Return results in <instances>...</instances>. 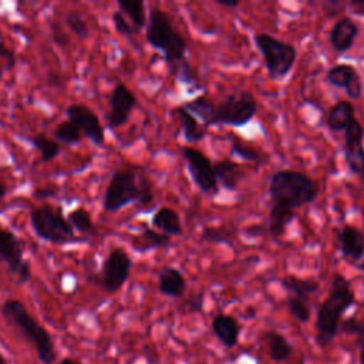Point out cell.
Returning a JSON list of instances; mask_svg holds the SVG:
<instances>
[{
    "mask_svg": "<svg viewBox=\"0 0 364 364\" xmlns=\"http://www.w3.org/2000/svg\"><path fill=\"white\" fill-rule=\"evenodd\" d=\"M360 27L351 17L338 18L330 30L328 40L333 50L338 54L350 51L358 37Z\"/></svg>",
    "mask_w": 364,
    "mask_h": 364,
    "instance_id": "obj_16",
    "label": "cell"
},
{
    "mask_svg": "<svg viewBox=\"0 0 364 364\" xmlns=\"http://www.w3.org/2000/svg\"><path fill=\"white\" fill-rule=\"evenodd\" d=\"M296 218V210L282 208L277 205H272L267 216V233L273 239H280L286 232L289 225Z\"/></svg>",
    "mask_w": 364,
    "mask_h": 364,
    "instance_id": "obj_24",
    "label": "cell"
},
{
    "mask_svg": "<svg viewBox=\"0 0 364 364\" xmlns=\"http://www.w3.org/2000/svg\"><path fill=\"white\" fill-rule=\"evenodd\" d=\"M181 152L195 186L200 192L215 196L219 192V185L215 176L213 162L202 151L189 145L182 146Z\"/></svg>",
    "mask_w": 364,
    "mask_h": 364,
    "instance_id": "obj_11",
    "label": "cell"
},
{
    "mask_svg": "<svg viewBox=\"0 0 364 364\" xmlns=\"http://www.w3.org/2000/svg\"><path fill=\"white\" fill-rule=\"evenodd\" d=\"M237 235V229L230 225L222 226H205L199 235L200 242L215 243V245H229L232 246Z\"/></svg>",
    "mask_w": 364,
    "mask_h": 364,
    "instance_id": "obj_30",
    "label": "cell"
},
{
    "mask_svg": "<svg viewBox=\"0 0 364 364\" xmlns=\"http://www.w3.org/2000/svg\"><path fill=\"white\" fill-rule=\"evenodd\" d=\"M213 171L215 176L219 185V189L222 188L226 192H235L240 183V181L245 176L243 168L240 164L235 162L230 158H223L213 162Z\"/></svg>",
    "mask_w": 364,
    "mask_h": 364,
    "instance_id": "obj_17",
    "label": "cell"
},
{
    "mask_svg": "<svg viewBox=\"0 0 364 364\" xmlns=\"http://www.w3.org/2000/svg\"><path fill=\"white\" fill-rule=\"evenodd\" d=\"M256 112L257 102L250 91H232L216 104L213 125H228L240 128L247 125L255 118Z\"/></svg>",
    "mask_w": 364,
    "mask_h": 364,
    "instance_id": "obj_8",
    "label": "cell"
},
{
    "mask_svg": "<svg viewBox=\"0 0 364 364\" xmlns=\"http://www.w3.org/2000/svg\"><path fill=\"white\" fill-rule=\"evenodd\" d=\"M202 307H203V293H196L186 301L188 313H199L202 311Z\"/></svg>",
    "mask_w": 364,
    "mask_h": 364,
    "instance_id": "obj_42",
    "label": "cell"
},
{
    "mask_svg": "<svg viewBox=\"0 0 364 364\" xmlns=\"http://www.w3.org/2000/svg\"><path fill=\"white\" fill-rule=\"evenodd\" d=\"M282 287L289 293V296H296L301 299H309L318 291L320 283L316 279H304L294 274H289L280 279Z\"/></svg>",
    "mask_w": 364,
    "mask_h": 364,
    "instance_id": "obj_25",
    "label": "cell"
},
{
    "mask_svg": "<svg viewBox=\"0 0 364 364\" xmlns=\"http://www.w3.org/2000/svg\"><path fill=\"white\" fill-rule=\"evenodd\" d=\"M30 225L33 232L41 239L53 245H70L78 242V237L63 215L60 208L43 203L30 212Z\"/></svg>",
    "mask_w": 364,
    "mask_h": 364,
    "instance_id": "obj_6",
    "label": "cell"
},
{
    "mask_svg": "<svg viewBox=\"0 0 364 364\" xmlns=\"http://www.w3.org/2000/svg\"><path fill=\"white\" fill-rule=\"evenodd\" d=\"M344 161L351 171L364 181V146L363 144L344 145Z\"/></svg>",
    "mask_w": 364,
    "mask_h": 364,
    "instance_id": "obj_35",
    "label": "cell"
},
{
    "mask_svg": "<svg viewBox=\"0 0 364 364\" xmlns=\"http://www.w3.org/2000/svg\"><path fill=\"white\" fill-rule=\"evenodd\" d=\"M6 195H7V185L0 182V202L4 199Z\"/></svg>",
    "mask_w": 364,
    "mask_h": 364,
    "instance_id": "obj_48",
    "label": "cell"
},
{
    "mask_svg": "<svg viewBox=\"0 0 364 364\" xmlns=\"http://www.w3.org/2000/svg\"><path fill=\"white\" fill-rule=\"evenodd\" d=\"M267 192L272 205L296 210L314 202L320 193V186L301 171L280 169L272 173Z\"/></svg>",
    "mask_w": 364,
    "mask_h": 364,
    "instance_id": "obj_3",
    "label": "cell"
},
{
    "mask_svg": "<svg viewBox=\"0 0 364 364\" xmlns=\"http://www.w3.org/2000/svg\"><path fill=\"white\" fill-rule=\"evenodd\" d=\"M0 57H3L7 61V67L9 68L14 67V64H16L14 51L9 46H6L3 41H0Z\"/></svg>",
    "mask_w": 364,
    "mask_h": 364,
    "instance_id": "obj_43",
    "label": "cell"
},
{
    "mask_svg": "<svg viewBox=\"0 0 364 364\" xmlns=\"http://www.w3.org/2000/svg\"><path fill=\"white\" fill-rule=\"evenodd\" d=\"M112 26L115 28V31L121 36H125V37H132L136 31L134 30L132 24L128 21V18L119 11V10H115L112 13Z\"/></svg>",
    "mask_w": 364,
    "mask_h": 364,
    "instance_id": "obj_39",
    "label": "cell"
},
{
    "mask_svg": "<svg viewBox=\"0 0 364 364\" xmlns=\"http://www.w3.org/2000/svg\"><path fill=\"white\" fill-rule=\"evenodd\" d=\"M51 38L57 46H65L68 43V36L60 21H51Z\"/></svg>",
    "mask_w": 364,
    "mask_h": 364,
    "instance_id": "obj_40",
    "label": "cell"
},
{
    "mask_svg": "<svg viewBox=\"0 0 364 364\" xmlns=\"http://www.w3.org/2000/svg\"><path fill=\"white\" fill-rule=\"evenodd\" d=\"M0 263L6 264L18 284H26L33 277L31 264L24 259L21 240L14 232L4 228H0Z\"/></svg>",
    "mask_w": 364,
    "mask_h": 364,
    "instance_id": "obj_10",
    "label": "cell"
},
{
    "mask_svg": "<svg viewBox=\"0 0 364 364\" xmlns=\"http://www.w3.org/2000/svg\"><path fill=\"white\" fill-rule=\"evenodd\" d=\"M363 219H364V210H363ZM363 232H364V229H363ZM357 266V269L358 270H361V272H364V260H361L358 264H355Z\"/></svg>",
    "mask_w": 364,
    "mask_h": 364,
    "instance_id": "obj_49",
    "label": "cell"
},
{
    "mask_svg": "<svg viewBox=\"0 0 364 364\" xmlns=\"http://www.w3.org/2000/svg\"><path fill=\"white\" fill-rule=\"evenodd\" d=\"M136 107V95L124 82H118L109 95V111L107 114V125L111 129L124 127L134 108Z\"/></svg>",
    "mask_w": 364,
    "mask_h": 364,
    "instance_id": "obj_12",
    "label": "cell"
},
{
    "mask_svg": "<svg viewBox=\"0 0 364 364\" xmlns=\"http://www.w3.org/2000/svg\"><path fill=\"white\" fill-rule=\"evenodd\" d=\"M1 314L33 346L43 364L55 363L57 353L50 333L30 314L20 300L7 299L1 304Z\"/></svg>",
    "mask_w": 364,
    "mask_h": 364,
    "instance_id": "obj_4",
    "label": "cell"
},
{
    "mask_svg": "<svg viewBox=\"0 0 364 364\" xmlns=\"http://www.w3.org/2000/svg\"><path fill=\"white\" fill-rule=\"evenodd\" d=\"M326 82L344 90L350 100H360L363 95V80L357 68L347 63H338L326 73Z\"/></svg>",
    "mask_w": 364,
    "mask_h": 364,
    "instance_id": "obj_14",
    "label": "cell"
},
{
    "mask_svg": "<svg viewBox=\"0 0 364 364\" xmlns=\"http://www.w3.org/2000/svg\"><path fill=\"white\" fill-rule=\"evenodd\" d=\"M64 26L71 31L74 33L78 38H87L88 34H90V27H88V23L87 20L84 18V16L77 11V10H71V11H67L64 14V20H63Z\"/></svg>",
    "mask_w": 364,
    "mask_h": 364,
    "instance_id": "obj_37",
    "label": "cell"
},
{
    "mask_svg": "<svg viewBox=\"0 0 364 364\" xmlns=\"http://www.w3.org/2000/svg\"><path fill=\"white\" fill-rule=\"evenodd\" d=\"M355 108L351 101L340 100L336 102L327 112L326 125L333 132H343L351 119L355 118L354 115Z\"/></svg>",
    "mask_w": 364,
    "mask_h": 364,
    "instance_id": "obj_23",
    "label": "cell"
},
{
    "mask_svg": "<svg viewBox=\"0 0 364 364\" xmlns=\"http://www.w3.org/2000/svg\"><path fill=\"white\" fill-rule=\"evenodd\" d=\"M0 364H9L7 361H6V358H4V355L0 353Z\"/></svg>",
    "mask_w": 364,
    "mask_h": 364,
    "instance_id": "obj_50",
    "label": "cell"
},
{
    "mask_svg": "<svg viewBox=\"0 0 364 364\" xmlns=\"http://www.w3.org/2000/svg\"><path fill=\"white\" fill-rule=\"evenodd\" d=\"M131 245L136 252H148L155 249H168L172 245V239L154 228L145 226L138 235L131 237Z\"/></svg>",
    "mask_w": 364,
    "mask_h": 364,
    "instance_id": "obj_22",
    "label": "cell"
},
{
    "mask_svg": "<svg viewBox=\"0 0 364 364\" xmlns=\"http://www.w3.org/2000/svg\"><path fill=\"white\" fill-rule=\"evenodd\" d=\"M183 107L193 117H196L208 129H209V127L213 125L216 104L208 95L203 94V95H198V97H195V98H192L189 101H185Z\"/></svg>",
    "mask_w": 364,
    "mask_h": 364,
    "instance_id": "obj_26",
    "label": "cell"
},
{
    "mask_svg": "<svg viewBox=\"0 0 364 364\" xmlns=\"http://www.w3.org/2000/svg\"><path fill=\"white\" fill-rule=\"evenodd\" d=\"M169 73L175 77L178 82L188 88V92H193L203 87L196 70L186 60L169 67Z\"/></svg>",
    "mask_w": 364,
    "mask_h": 364,
    "instance_id": "obj_31",
    "label": "cell"
},
{
    "mask_svg": "<svg viewBox=\"0 0 364 364\" xmlns=\"http://www.w3.org/2000/svg\"><path fill=\"white\" fill-rule=\"evenodd\" d=\"M58 364H84V363L77 361V360H74V358H71V357H65V358L60 360V361H58Z\"/></svg>",
    "mask_w": 364,
    "mask_h": 364,
    "instance_id": "obj_47",
    "label": "cell"
},
{
    "mask_svg": "<svg viewBox=\"0 0 364 364\" xmlns=\"http://www.w3.org/2000/svg\"><path fill=\"white\" fill-rule=\"evenodd\" d=\"M263 338L269 348L270 358L273 361H286L290 357V354L293 353L291 344L287 341V338L282 333H279L276 330L266 331Z\"/></svg>",
    "mask_w": 364,
    "mask_h": 364,
    "instance_id": "obj_28",
    "label": "cell"
},
{
    "mask_svg": "<svg viewBox=\"0 0 364 364\" xmlns=\"http://www.w3.org/2000/svg\"><path fill=\"white\" fill-rule=\"evenodd\" d=\"M151 225L155 230L172 237V236H179L182 235V220L179 213L169 208V206H161L156 209L152 215Z\"/></svg>",
    "mask_w": 364,
    "mask_h": 364,
    "instance_id": "obj_21",
    "label": "cell"
},
{
    "mask_svg": "<svg viewBox=\"0 0 364 364\" xmlns=\"http://www.w3.org/2000/svg\"><path fill=\"white\" fill-rule=\"evenodd\" d=\"M132 259L129 253L119 246L112 247L102 262L101 270L97 277L98 286L109 294H114L122 289L131 276Z\"/></svg>",
    "mask_w": 364,
    "mask_h": 364,
    "instance_id": "obj_9",
    "label": "cell"
},
{
    "mask_svg": "<svg viewBox=\"0 0 364 364\" xmlns=\"http://www.w3.org/2000/svg\"><path fill=\"white\" fill-rule=\"evenodd\" d=\"M357 344H358V348H360V363L364 364V327L357 334Z\"/></svg>",
    "mask_w": 364,
    "mask_h": 364,
    "instance_id": "obj_45",
    "label": "cell"
},
{
    "mask_svg": "<svg viewBox=\"0 0 364 364\" xmlns=\"http://www.w3.org/2000/svg\"><path fill=\"white\" fill-rule=\"evenodd\" d=\"M1 78H3V68H1V65H0V82H1Z\"/></svg>",
    "mask_w": 364,
    "mask_h": 364,
    "instance_id": "obj_51",
    "label": "cell"
},
{
    "mask_svg": "<svg viewBox=\"0 0 364 364\" xmlns=\"http://www.w3.org/2000/svg\"><path fill=\"white\" fill-rule=\"evenodd\" d=\"M253 41L264 61L270 80H282L291 73L297 60V50L291 43L269 33L255 34Z\"/></svg>",
    "mask_w": 364,
    "mask_h": 364,
    "instance_id": "obj_7",
    "label": "cell"
},
{
    "mask_svg": "<svg viewBox=\"0 0 364 364\" xmlns=\"http://www.w3.org/2000/svg\"><path fill=\"white\" fill-rule=\"evenodd\" d=\"M354 303L355 294L350 280L340 273H334L328 294L317 310L316 343L321 348L328 347L336 340L343 316Z\"/></svg>",
    "mask_w": 364,
    "mask_h": 364,
    "instance_id": "obj_2",
    "label": "cell"
},
{
    "mask_svg": "<svg viewBox=\"0 0 364 364\" xmlns=\"http://www.w3.org/2000/svg\"><path fill=\"white\" fill-rule=\"evenodd\" d=\"M348 7L353 10L354 14L364 16V0H353L348 3Z\"/></svg>",
    "mask_w": 364,
    "mask_h": 364,
    "instance_id": "obj_44",
    "label": "cell"
},
{
    "mask_svg": "<svg viewBox=\"0 0 364 364\" xmlns=\"http://www.w3.org/2000/svg\"><path fill=\"white\" fill-rule=\"evenodd\" d=\"M229 141H230V154L233 156H237L247 162H253V164H256L257 168L267 164L269 159H267L266 154L263 151H260L257 146L249 145V144L237 139L235 135H229Z\"/></svg>",
    "mask_w": 364,
    "mask_h": 364,
    "instance_id": "obj_27",
    "label": "cell"
},
{
    "mask_svg": "<svg viewBox=\"0 0 364 364\" xmlns=\"http://www.w3.org/2000/svg\"><path fill=\"white\" fill-rule=\"evenodd\" d=\"M54 139L60 144H65V145H77L82 141L84 135L80 131V128L71 122L70 119L61 121L55 128H54Z\"/></svg>",
    "mask_w": 364,
    "mask_h": 364,
    "instance_id": "obj_34",
    "label": "cell"
},
{
    "mask_svg": "<svg viewBox=\"0 0 364 364\" xmlns=\"http://www.w3.org/2000/svg\"><path fill=\"white\" fill-rule=\"evenodd\" d=\"M286 306L289 313L300 323H309L311 318V304L309 299H301L296 296H287Z\"/></svg>",
    "mask_w": 364,
    "mask_h": 364,
    "instance_id": "obj_36",
    "label": "cell"
},
{
    "mask_svg": "<svg viewBox=\"0 0 364 364\" xmlns=\"http://www.w3.org/2000/svg\"><path fill=\"white\" fill-rule=\"evenodd\" d=\"M145 27V38L148 44L162 53L168 68L186 60L188 43L173 27V23L165 10L151 7Z\"/></svg>",
    "mask_w": 364,
    "mask_h": 364,
    "instance_id": "obj_5",
    "label": "cell"
},
{
    "mask_svg": "<svg viewBox=\"0 0 364 364\" xmlns=\"http://www.w3.org/2000/svg\"><path fill=\"white\" fill-rule=\"evenodd\" d=\"M68 222L74 230H77L82 235H95L97 233V228H95V223L92 222L91 213L82 206H78L68 213Z\"/></svg>",
    "mask_w": 364,
    "mask_h": 364,
    "instance_id": "obj_33",
    "label": "cell"
},
{
    "mask_svg": "<svg viewBox=\"0 0 364 364\" xmlns=\"http://www.w3.org/2000/svg\"><path fill=\"white\" fill-rule=\"evenodd\" d=\"M216 3H218L219 6L229 7V9H236V7H239V4H240L239 0H230V1H228V0H216Z\"/></svg>",
    "mask_w": 364,
    "mask_h": 364,
    "instance_id": "obj_46",
    "label": "cell"
},
{
    "mask_svg": "<svg viewBox=\"0 0 364 364\" xmlns=\"http://www.w3.org/2000/svg\"><path fill=\"white\" fill-rule=\"evenodd\" d=\"M172 114L178 117L182 135L188 144H198L205 139V136L208 135V128L183 105L173 107Z\"/></svg>",
    "mask_w": 364,
    "mask_h": 364,
    "instance_id": "obj_18",
    "label": "cell"
},
{
    "mask_svg": "<svg viewBox=\"0 0 364 364\" xmlns=\"http://www.w3.org/2000/svg\"><path fill=\"white\" fill-rule=\"evenodd\" d=\"M30 141H31L33 146L38 151L40 159L43 162L53 161L61 152V145L55 139L48 138L46 134H36L34 136H31Z\"/></svg>",
    "mask_w": 364,
    "mask_h": 364,
    "instance_id": "obj_32",
    "label": "cell"
},
{
    "mask_svg": "<svg viewBox=\"0 0 364 364\" xmlns=\"http://www.w3.org/2000/svg\"><path fill=\"white\" fill-rule=\"evenodd\" d=\"M240 328L242 327H240L239 321L230 314L219 313L212 320L213 334L228 348H232L237 344L239 336H240Z\"/></svg>",
    "mask_w": 364,
    "mask_h": 364,
    "instance_id": "obj_20",
    "label": "cell"
},
{
    "mask_svg": "<svg viewBox=\"0 0 364 364\" xmlns=\"http://www.w3.org/2000/svg\"><path fill=\"white\" fill-rule=\"evenodd\" d=\"M344 132V145H355V144H363L364 139V128L361 122L354 118L350 121L347 128L343 131Z\"/></svg>",
    "mask_w": 364,
    "mask_h": 364,
    "instance_id": "obj_38",
    "label": "cell"
},
{
    "mask_svg": "<svg viewBox=\"0 0 364 364\" xmlns=\"http://www.w3.org/2000/svg\"><path fill=\"white\" fill-rule=\"evenodd\" d=\"M117 4L118 10L128 18L136 33L146 26L145 3L142 0H118Z\"/></svg>",
    "mask_w": 364,
    "mask_h": 364,
    "instance_id": "obj_29",
    "label": "cell"
},
{
    "mask_svg": "<svg viewBox=\"0 0 364 364\" xmlns=\"http://www.w3.org/2000/svg\"><path fill=\"white\" fill-rule=\"evenodd\" d=\"M154 199V186L145 171L135 165H127L112 173L104 192L102 208L108 213H115L131 203L148 209Z\"/></svg>",
    "mask_w": 364,
    "mask_h": 364,
    "instance_id": "obj_1",
    "label": "cell"
},
{
    "mask_svg": "<svg viewBox=\"0 0 364 364\" xmlns=\"http://www.w3.org/2000/svg\"><path fill=\"white\" fill-rule=\"evenodd\" d=\"M337 243L341 256L353 264H358L364 257V232L354 225L346 223L337 232Z\"/></svg>",
    "mask_w": 364,
    "mask_h": 364,
    "instance_id": "obj_15",
    "label": "cell"
},
{
    "mask_svg": "<svg viewBox=\"0 0 364 364\" xmlns=\"http://www.w3.org/2000/svg\"><path fill=\"white\" fill-rule=\"evenodd\" d=\"M65 115L94 145L101 146L105 144V129L94 109L84 104H71L67 107Z\"/></svg>",
    "mask_w": 364,
    "mask_h": 364,
    "instance_id": "obj_13",
    "label": "cell"
},
{
    "mask_svg": "<svg viewBox=\"0 0 364 364\" xmlns=\"http://www.w3.org/2000/svg\"><path fill=\"white\" fill-rule=\"evenodd\" d=\"M159 291L172 299H179L186 291V279L182 272L173 266L162 267L158 273Z\"/></svg>",
    "mask_w": 364,
    "mask_h": 364,
    "instance_id": "obj_19",
    "label": "cell"
},
{
    "mask_svg": "<svg viewBox=\"0 0 364 364\" xmlns=\"http://www.w3.org/2000/svg\"><path fill=\"white\" fill-rule=\"evenodd\" d=\"M58 188L53 183H47L44 186H38L34 189L33 196L37 199H50V198H55L58 193Z\"/></svg>",
    "mask_w": 364,
    "mask_h": 364,
    "instance_id": "obj_41",
    "label": "cell"
}]
</instances>
